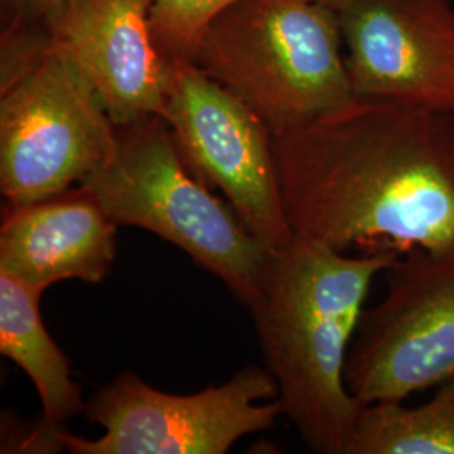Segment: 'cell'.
<instances>
[{
  "label": "cell",
  "instance_id": "11",
  "mask_svg": "<svg viewBox=\"0 0 454 454\" xmlns=\"http://www.w3.org/2000/svg\"><path fill=\"white\" fill-rule=\"evenodd\" d=\"M118 224L82 185L26 206H7L0 273L44 292L65 279L101 283L116 260Z\"/></svg>",
  "mask_w": 454,
  "mask_h": 454
},
{
  "label": "cell",
  "instance_id": "15",
  "mask_svg": "<svg viewBox=\"0 0 454 454\" xmlns=\"http://www.w3.org/2000/svg\"><path fill=\"white\" fill-rule=\"evenodd\" d=\"M11 7H14L17 12L27 14V16L44 17L66 0H5Z\"/></svg>",
  "mask_w": 454,
  "mask_h": 454
},
{
  "label": "cell",
  "instance_id": "6",
  "mask_svg": "<svg viewBox=\"0 0 454 454\" xmlns=\"http://www.w3.org/2000/svg\"><path fill=\"white\" fill-rule=\"evenodd\" d=\"M271 372L246 365L221 386L195 394L155 389L123 371L86 403V419L103 427L98 439L63 429L59 451L73 454H226L239 439L268 431L283 414Z\"/></svg>",
  "mask_w": 454,
  "mask_h": 454
},
{
  "label": "cell",
  "instance_id": "14",
  "mask_svg": "<svg viewBox=\"0 0 454 454\" xmlns=\"http://www.w3.org/2000/svg\"><path fill=\"white\" fill-rule=\"evenodd\" d=\"M241 0H153L150 27L163 54L191 59L212 20Z\"/></svg>",
  "mask_w": 454,
  "mask_h": 454
},
{
  "label": "cell",
  "instance_id": "5",
  "mask_svg": "<svg viewBox=\"0 0 454 454\" xmlns=\"http://www.w3.org/2000/svg\"><path fill=\"white\" fill-rule=\"evenodd\" d=\"M0 191L7 206L61 194L114 157L118 130L80 66L51 43L9 44L0 80Z\"/></svg>",
  "mask_w": 454,
  "mask_h": 454
},
{
  "label": "cell",
  "instance_id": "1",
  "mask_svg": "<svg viewBox=\"0 0 454 454\" xmlns=\"http://www.w3.org/2000/svg\"><path fill=\"white\" fill-rule=\"evenodd\" d=\"M296 238L341 253L454 249V114L354 98L273 133Z\"/></svg>",
  "mask_w": 454,
  "mask_h": 454
},
{
  "label": "cell",
  "instance_id": "10",
  "mask_svg": "<svg viewBox=\"0 0 454 454\" xmlns=\"http://www.w3.org/2000/svg\"><path fill=\"white\" fill-rule=\"evenodd\" d=\"M153 0H66L43 17L46 35L80 66L114 127L160 116L174 61L150 27Z\"/></svg>",
  "mask_w": 454,
  "mask_h": 454
},
{
  "label": "cell",
  "instance_id": "12",
  "mask_svg": "<svg viewBox=\"0 0 454 454\" xmlns=\"http://www.w3.org/2000/svg\"><path fill=\"white\" fill-rule=\"evenodd\" d=\"M43 292L0 273V354L31 379L43 403L41 422L19 444L22 453L59 451L58 436L66 422L84 412L82 386L69 362L44 326L39 301Z\"/></svg>",
  "mask_w": 454,
  "mask_h": 454
},
{
  "label": "cell",
  "instance_id": "13",
  "mask_svg": "<svg viewBox=\"0 0 454 454\" xmlns=\"http://www.w3.org/2000/svg\"><path fill=\"white\" fill-rule=\"evenodd\" d=\"M345 454H454V377L421 406L365 404Z\"/></svg>",
  "mask_w": 454,
  "mask_h": 454
},
{
  "label": "cell",
  "instance_id": "9",
  "mask_svg": "<svg viewBox=\"0 0 454 454\" xmlns=\"http://www.w3.org/2000/svg\"><path fill=\"white\" fill-rule=\"evenodd\" d=\"M340 26L354 97L454 114L451 0H358Z\"/></svg>",
  "mask_w": 454,
  "mask_h": 454
},
{
  "label": "cell",
  "instance_id": "8",
  "mask_svg": "<svg viewBox=\"0 0 454 454\" xmlns=\"http://www.w3.org/2000/svg\"><path fill=\"white\" fill-rule=\"evenodd\" d=\"M160 118L184 160L224 194L261 243L278 251L292 241L273 131L260 114L192 61L176 59Z\"/></svg>",
  "mask_w": 454,
  "mask_h": 454
},
{
  "label": "cell",
  "instance_id": "3",
  "mask_svg": "<svg viewBox=\"0 0 454 454\" xmlns=\"http://www.w3.org/2000/svg\"><path fill=\"white\" fill-rule=\"evenodd\" d=\"M192 61L276 131L354 99L340 14L313 0H241L215 17Z\"/></svg>",
  "mask_w": 454,
  "mask_h": 454
},
{
  "label": "cell",
  "instance_id": "7",
  "mask_svg": "<svg viewBox=\"0 0 454 454\" xmlns=\"http://www.w3.org/2000/svg\"><path fill=\"white\" fill-rule=\"evenodd\" d=\"M384 276L386 294L364 309L345 367L364 406L404 401L454 377V249L401 254Z\"/></svg>",
  "mask_w": 454,
  "mask_h": 454
},
{
  "label": "cell",
  "instance_id": "16",
  "mask_svg": "<svg viewBox=\"0 0 454 454\" xmlns=\"http://www.w3.org/2000/svg\"><path fill=\"white\" fill-rule=\"evenodd\" d=\"M313 2H318L322 5H326V7H330V9H333L335 12L340 14L345 9H348L350 5L357 4L358 0H313Z\"/></svg>",
  "mask_w": 454,
  "mask_h": 454
},
{
  "label": "cell",
  "instance_id": "4",
  "mask_svg": "<svg viewBox=\"0 0 454 454\" xmlns=\"http://www.w3.org/2000/svg\"><path fill=\"white\" fill-rule=\"evenodd\" d=\"M116 130L114 157L80 185L118 226L140 227L177 246L253 309L273 251L184 160L160 116Z\"/></svg>",
  "mask_w": 454,
  "mask_h": 454
},
{
  "label": "cell",
  "instance_id": "2",
  "mask_svg": "<svg viewBox=\"0 0 454 454\" xmlns=\"http://www.w3.org/2000/svg\"><path fill=\"white\" fill-rule=\"evenodd\" d=\"M395 253H341L293 238L273 251L249 309L278 401L313 453L345 454L360 409L345 367L373 279Z\"/></svg>",
  "mask_w": 454,
  "mask_h": 454
}]
</instances>
